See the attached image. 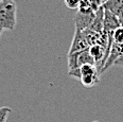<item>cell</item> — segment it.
Masks as SVG:
<instances>
[{
	"instance_id": "cell-9",
	"label": "cell",
	"mask_w": 123,
	"mask_h": 122,
	"mask_svg": "<svg viewBox=\"0 0 123 122\" xmlns=\"http://www.w3.org/2000/svg\"><path fill=\"white\" fill-rule=\"evenodd\" d=\"M64 2H65V6H67L68 9L78 10L81 2H82V0H64Z\"/></svg>"
},
{
	"instance_id": "cell-12",
	"label": "cell",
	"mask_w": 123,
	"mask_h": 122,
	"mask_svg": "<svg viewBox=\"0 0 123 122\" xmlns=\"http://www.w3.org/2000/svg\"><path fill=\"white\" fill-rule=\"evenodd\" d=\"M0 1H1V0H0Z\"/></svg>"
},
{
	"instance_id": "cell-10",
	"label": "cell",
	"mask_w": 123,
	"mask_h": 122,
	"mask_svg": "<svg viewBox=\"0 0 123 122\" xmlns=\"http://www.w3.org/2000/svg\"><path fill=\"white\" fill-rule=\"evenodd\" d=\"M115 65H117V66H121V67H123V54H122L121 56H120V57L116 61Z\"/></svg>"
},
{
	"instance_id": "cell-11",
	"label": "cell",
	"mask_w": 123,
	"mask_h": 122,
	"mask_svg": "<svg viewBox=\"0 0 123 122\" xmlns=\"http://www.w3.org/2000/svg\"><path fill=\"white\" fill-rule=\"evenodd\" d=\"M1 33H2V30H0V36H1Z\"/></svg>"
},
{
	"instance_id": "cell-3",
	"label": "cell",
	"mask_w": 123,
	"mask_h": 122,
	"mask_svg": "<svg viewBox=\"0 0 123 122\" xmlns=\"http://www.w3.org/2000/svg\"><path fill=\"white\" fill-rule=\"evenodd\" d=\"M96 17V12H89V13H83L78 11L75 15V30L76 31H84L88 29Z\"/></svg>"
},
{
	"instance_id": "cell-7",
	"label": "cell",
	"mask_w": 123,
	"mask_h": 122,
	"mask_svg": "<svg viewBox=\"0 0 123 122\" xmlns=\"http://www.w3.org/2000/svg\"><path fill=\"white\" fill-rule=\"evenodd\" d=\"M112 40L114 43L118 44L123 43V27H119L115 31H112Z\"/></svg>"
},
{
	"instance_id": "cell-8",
	"label": "cell",
	"mask_w": 123,
	"mask_h": 122,
	"mask_svg": "<svg viewBox=\"0 0 123 122\" xmlns=\"http://www.w3.org/2000/svg\"><path fill=\"white\" fill-rule=\"evenodd\" d=\"M12 109L10 107H6V106H3V107H0V122H6L7 117L11 114Z\"/></svg>"
},
{
	"instance_id": "cell-5",
	"label": "cell",
	"mask_w": 123,
	"mask_h": 122,
	"mask_svg": "<svg viewBox=\"0 0 123 122\" xmlns=\"http://www.w3.org/2000/svg\"><path fill=\"white\" fill-rule=\"evenodd\" d=\"M87 49H89V45H88V43H87L85 36H84L83 32L76 31L75 30V34H74V37H73V40H72V44H71L69 53L83 51V50H87Z\"/></svg>"
},
{
	"instance_id": "cell-2",
	"label": "cell",
	"mask_w": 123,
	"mask_h": 122,
	"mask_svg": "<svg viewBox=\"0 0 123 122\" xmlns=\"http://www.w3.org/2000/svg\"><path fill=\"white\" fill-rule=\"evenodd\" d=\"M81 78L80 81L82 85L85 86L87 88H90L96 86L100 82V74L99 70L94 65H83L80 67Z\"/></svg>"
},
{
	"instance_id": "cell-4",
	"label": "cell",
	"mask_w": 123,
	"mask_h": 122,
	"mask_svg": "<svg viewBox=\"0 0 123 122\" xmlns=\"http://www.w3.org/2000/svg\"><path fill=\"white\" fill-rule=\"evenodd\" d=\"M120 27L119 18L117 15H115L111 12L104 10V15H103V32L104 33H109L115 31L116 29Z\"/></svg>"
},
{
	"instance_id": "cell-1",
	"label": "cell",
	"mask_w": 123,
	"mask_h": 122,
	"mask_svg": "<svg viewBox=\"0 0 123 122\" xmlns=\"http://www.w3.org/2000/svg\"><path fill=\"white\" fill-rule=\"evenodd\" d=\"M17 6L14 0L0 1V30H14L17 24Z\"/></svg>"
},
{
	"instance_id": "cell-6",
	"label": "cell",
	"mask_w": 123,
	"mask_h": 122,
	"mask_svg": "<svg viewBox=\"0 0 123 122\" xmlns=\"http://www.w3.org/2000/svg\"><path fill=\"white\" fill-rule=\"evenodd\" d=\"M102 6L104 10L111 12L117 16L123 13V0H105Z\"/></svg>"
}]
</instances>
